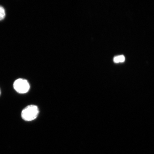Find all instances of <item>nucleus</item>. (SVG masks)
<instances>
[{
  "label": "nucleus",
  "mask_w": 154,
  "mask_h": 154,
  "mask_svg": "<svg viewBox=\"0 0 154 154\" xmlns=\"http://www.w3.org/2000/svg\"><path fill=\"white\" fill-rule=\"evenodd\" d=\"M5 17V11L4 8L0 5V20H3Z\"/></svg>",
  "instance_id": "20e7f679"
},
{
  "label": "nucleus",
  "mask_w": 154,
  "mask_h": 154,
  "mask_svg": "<svg viewBox=\"0 0 154 154\" xmlns=\"http://www.w3.org/2000/svg\"><path fill=\"white\" fill-rule=\"evenodd\" d=\"M0 94H1V91H0Z\"/></svg>",
  "instance_id": "39448f33"
},
{
  "label": "nucleus",
  "mask_w": 154,
  "mask_h": 154,
  "mask_svg": "<svg viewBox=\"0 0 154 154\" xmlns=\"http://www.w3.org/2000/svg\"><path fill=\"white\" fill-rule=\"evenodd\" d=\"M39 113L38 108L36 105H30L23 109L21 116L25 121H30L35 119Z\"/></svg>",
  "instance_id": "f257e3e1"
},
{
  "label": "nucleus",
  "mask_w": 154,
  "mask_h": 154,
  "mask_svg": "<svg viewBox=\"0 0 154 154\" xmlns=\"http://www.w3.org/2000/svg\"><path fill=\"white\" fill-rule=\"evenodd\" d=\"M14 89L19 94L27 93L30 89V85L26 79H19L15 80L13 84Z\"/></svg>",
  "instance_id": "f03ea898"
},
{
  "label": "nucleus",
  "mask_w": 154,
  "mask_h": 154,
  "mask_svg": "<svg viewBox=\"0 0 154 154\" xmlns=\"http://www.w3.org/2000/svg\"><path fill=\"white\" fill-rule=\"evenodd\" d=\"M125 58L124 55H121L116 57L113 58V61L115 63H122L125 61Z\"/></svg>",
  "instance_id": "7ed1b4c3"
}]
</instances>
